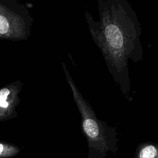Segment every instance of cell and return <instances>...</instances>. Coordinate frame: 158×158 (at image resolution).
Wrapping results in <instances>:
<instances>
[{
  "label": "cell",
  "instance_id": "obj_1",
  "mask_svg": "<svg viewBox=\"0 0 158 158\" xmlns=\"http://www.w3.org/2000/svg\"><path fill=\"white\" fill-rule=\"evenodd\" d=\"M97 3L99 20L88 11L85 13L89 31L114 81L130 101L129 60L137 63L143 59L141 24L127 0H98Z\"/></svg>",
  "mask_w": 158,
  "mask_h": 158
},
{
  "label": "cell",
  "instance_id": "obj_2",
  "mask_svg": "<svg viewBox=\"0 0 158 158\" xmlns=\"http://www.w3.org/2000/svg\"><path fill=\"white\" fill-rule=\"evenodd\" d=\"M134 158H158L157 144L151 141L140 143L136 147Z\"/></svg>",
  "mask_w": 158,
  "mask_h": 158
},
{
  "label": "cell",
  "instance_id": "obj_3",
  "mask_svg": "<svg viewBox=\"0 0 158 158\" xmlns=\"http://www.w3.org/2000/svg\"><path fill=\"white\" fill-rule=\"evenodd\" d=\"M20 151L21 149L15 145L0 142V158H12Z\"/></svg>",
  "mask_w": 158,
  "mask_h": 158
},
{
  "label": "cell",
  "instance_id": "obj_4",
  "mask_svg": "<svg viewBox=\"0 0 158 158\" xmlns=\"http://www.w3.org/2000/svg\"><path fill=\"white\" fill-rule=\"evenodd\" d=\"M9 28V24L7 19L3 15H0V33L4 34L7 32Z\"/></svg>",
  "mask_w": 158,
  "mask_h": 158
},
{
  "label": "cell",
  "instance_id": "obj_5",
  "mask_svg": "<svg viewBox=\"0 0 158 158\" xmlns=\"http://www.w3.org/2000/svg\"><path fill=\"white\" fill-rule=\"evenodd\" d=\"M9 93H10V91L7 88H3L1 89L0 90V102L6 101Z\"/></svg>",
  "mask_w": 158,
  "mask_h": 158
},
{
  "label": "cell",
  "instance_id": "obj_6",
  "mask_svg": "<svg viewBox=\"0 0 158 158\" xmlns=\"http://www.w3.org/2000/svg\"><path fill=\"white\" fill-rule=\"evenodd\" d=\"M8 105H9V103L6 101L0 102V106L2 107H7Z\"/></svg>",
  "mask_w": 158,
  "mask_h": 158
}]
</instances>
